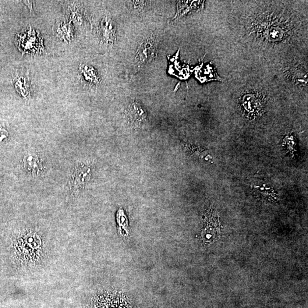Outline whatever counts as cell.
<instances>
[{
	"label": "cell",
	"mask_w": 308,
	"mask_h": 308,
	"mask_svg": "<svg viewBox=\"0 0 308 308\" xmlns=\"http://www.w3.org/2000/svg\"><path fill=\"white\" fill-rule=\"evenodd\" d=\"M21 237L14 243V248L16 258H21L23 261L25 258H29L30 254H38L42 243L40 236L33 232L24 233Z\"/></svg>",
	"instance_id": "obj_1"
},
{
	"label": "cell",
	"mask_w": 308,
	"mask_h": 308,
	"mask_svg": "<svg viewBox=\"0 0 308 308\" xmlns=\"http://www.w3.org/2000/svg\"><path fill=\"white\" fill-rule=\"evenodd\" d=\"M17 45L20 51L25 53L37 54L44 51L40 35L31 28L23 31L17 35Z\"/></svg>",
	"instance_id": "obj_2"
},
{
	"label": "cell",
	"mask_w": 308,
	"mask_h": 308,
	"mask_svg": "<svg viewBox=\"0 0 308 308\" xmlns=\"http://www.w3.org/2000/svg\"><path fill=\"white\" fill-rule=\"evenodd\" d=\"M91 171L89 166L80 164L70 173L69 189L72 194L79 193L87 185L91 179Z\"/></svg>",
	"instance_id": "obj_3"
},
{
	"label": "cell",
	"mask_w": 308,
	"mask_h": 308,
	"mask_svg": "<svg viewBox=\"0 0 308 308\" xmlns=\"http://www.w3.org/2000/svg\"><path fill=\"white\" fill-rule=\"evenodd\" d=\"M101 42L105 45H112L116 41V27L112 20L108 17L103 18L99 27Z\"/></svg>",
	"instance_id": "obj_4"
},
{
	"label": "cell",
	"mask_w": 308,
	"mask_h": 308,
	"mask_svg": "<svg viewBox=\"0 0 308 308\" xmlns=\"http://www.w3.org/2000/svg\"><path fill=\"white\" fill-rule=\"evenodd\" d=\"M156 42L154 37H148L140 44L137 51L136 59L140 63H147L154 58Z\"/></svg>",
	"instance_id": "obj_5"
},
{
	"label": "cell",
	"mask_w": 308,
	"mask_h": 308,
	"mask_svg": "<svg viewBox=\"0 0 308 308\" xmlns=\"http://www.w3.org/2000/svg\"><path fill=\"white\" fill-rule=\"evenodd\" d=\"M23 161L25 170L30 176L38 177L43 172V165L36 154H28L24 156Z\"/></svg>",
	"instance_id": "obj_6"
},
{
	"label": "cell",
	"mask_w": 308,
	"mask_h": 308,
	"mask_svg": "<svg viewBox=\"0 0 308 308\" xmlns=\"http://www.w3.org/2000/svg\"><path fill=\"white\" fill-rule=\"evenodd\" d=\"M56 37L66 42L72 41L73 38V28L70 22L66 21H60L56 23L53 28Z\"/></svg>",
	"instance_id": "obj_7"
},
{
	"label": "cell",
	"mask_w": 308,
	"mask_h": 308,
	"mask_svg": "<svg viewBox=\"0 0 308 308\" xmlns=\"http://www.w3.org/2000/svg\"><path fill=\"white\" fill-rule=\"evenodd\" d=\"M80 75L84 84L90 86H97L100 83V76L93 68L85 65L80 67Z\"/></svg>",
	"instance_id": "obj_8"
},
{
	"label": "cell",
	"mask_w": 308,
	"mask_h": 308,
	"mask_svg": "<svg viewBox=\"0 0 308 308\" xmlns=\"http://www.w3.org/2000/svg\"><path fill=\"white\" fill-rule=\"evenodd\" d=\"M127 112L130 119L134 123H140L146 120V112L137 102H132L129 105Z\"/></svg>",
	"instance_id": "obj_9"
},
{
	"label": "cell",
	"mask_w": 308,
	"mask_h": 308,
	"mask_svg": "<svg viewBox=\"0 0 308 308\" xmlns=\"http://www.w3.org/2000/svg\"><path fill=\"white\" fill-rule=\"evenodd\" d=\"M8 132L5 129L3 128L1 126H0V144H2L3 142L8 139Z\"/></svg>",
	"instance_id": "obj_10"
}]
</instances>
